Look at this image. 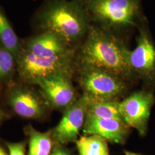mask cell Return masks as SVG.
<instances>
[{
	"mask_svg": "<svg viewBox=\"0 0 155 155\" xmlns=\"http://www.w3.org/2000/svg\"><path fill=\"white\" fill-rule=\"evenodd\" d=\"M9 155H25V145L24 143H7Z\"/></svg>",
	"mask_w": 155,
	"mask_h": 155,
	"instance_id": "obj_18",
	"label": "cell"
},
{
	"mask_svg": "<svg viewBox=\"0 0 155 155\" xmlns=\"http://www.w3.org/2000/svg\"><path fill=\"white\" fill-rule=\"evenodd\" d=\"M89 19L79 0H45L31 23L36 32L50 31L75 48L89 31Z\"/></svg>",
	"mask_w": 155,
	"mask_h": 155,
	"instance_id": "obj_1",
	"label": "cell"
},
{
	"mask_svg": "<svg viewBox=\"0 0 155 155\" xmlns=\"http://www.w3.org/2000/svg\"><path fill=\"white\" fill-rule=\"evenodd\" d=\"M8 104L20 117L38 120L45 116L46 106L43 98L27 86L14 84L7 93Z\"/></svg>",
	"mask_w": 155,
	"mask_h": 155,
	"instance_id": "obj_10",
	"label": "cell"
},
{
	"mask_svg": "<svg viewBox=\"0 0 155 155\" xmlns=\"http://www.w3.org/2000/svg\"><path fill=\"white\" fill-rule=\"evenodd\" d=\"M89 97H82L64 110L58 125L52 129V138L55 143L66 144L77 141L87 115Z\"/></svg>",
	"mask_w": 155,
	"mask_h": 155,
	"instance_id": "obj_7",
	"label": "cell"
},
{
	"mask_svg": "<svg viewBox=\"0 0 155 155\" xmlns=\"http://www.w3.org/2000/svg\"><path fill=\"white\" fill-rule=\"evenodd\" d=\"M24 130L29 138L28 155H50L53 148L52 129L40 132L29 125Z\"/></svg>",
	"mask_w": 155,
	"mask_h": 155,
	"instance_id": "obj_14",
	"label": "cell"
},
{
	"mask_svg": "<svg viewBox=\"0 0 155 155\" xmlns=\"http://www.w3.org/2000/svg\"><path fill=\"white\" fill-rule=\"evenodd\" d=\"M75 143L79 155H109L107 141L100 136H83Z\"/></svg>",
	"mask_w": 155,
	"mask_h": 155,
	"instance_id": "obj_16",
	"label": "cell"
},
{
	"mask_svg": "<svg viewBox=\"0 0 155 155\" xmlns=\"http://www.w3.org/2000/svg\"><path fill=\"white\" fill-rule=\"evenodd\" d=\"M50 155H71L70 153L61 146V144L56 143L50 153Z\"/></svg>",
	"mask_w": 155,
	"mask_h": 155,
	"instance_id": "obj_19",
	"label": "cell"
},
{
	"mask_svg": "<svg viewBox=\"0 0 155 155\" xmlns=\"http://www.w3.org/2000/svg\"><path fill=\"white\" fill-rule=\"evenodd\" d=\"M75 56L43 58L21 51L16 58L17 74L23 82L29 84L55 75L72 77Z\"/></svg>",
	"mask_w": 155,
	"mask_h": 155,
	"instance_id": "obj_3",
	"label": "cell"
},
{
	"mask_svg": "<svg viewBox=\"0 0 155 155\" xmlns=\"http://www.w3.org/2000/svg\"><path fill=\"white\" fill-rule=\"evenodd\" d=\"M127 63L132 75L137 74L147 81L155 78V47L148 35L141 31L136 48L129 50Z\"/></svg>",
	"mask_w": 155,
	"mask_h": 155,
	"instance_id": "obj_11",
	"label": "cell"
},
{
	"mask_svg": "<svg viewBox=\"0 0 155 155\" xmlns=\"http://www.w3.org/2000/svg\"><path fill=\"white\" fill-rule=\"evenodd\" d=\"M0 155H8L6 153L5 150L1 147H0Z\"/></svg>",
	"mask_w": 155,
	"mask_h": 155,
	"instance_id": "obj_22",
	"label": "cell"
},
{
	"mask_svg": "<svg viewBox=\"0 0 155 155\" xmlns=\"http://www.w3.org/2000/svg\"><path fill=\"white\" fill-rule=\"evenodd\" d=\"M129 128L122 121L101 118L87 114L82 132L85 136L97 135L106 141L121 144L127 139Z\"/></svg>",
	"mask_w": 155,
	"mask_h": 155,
	"instance_id": "obj_12",
	"label": "cell"
},
{
	"mask_svg": "<svg viewBox=\"0 0 155 155\" xmlns=\"http://www.w3.org/2000/svg\"><path fill=\"white\" fill-rule=\"evenodd\" d=\"M79 68L78 82L84 94L90 98L117 100L127 90L126 81L113 72L93 67Z\"/></svg>",
	"mask_w": 155,
	"mask_h": 155,
	"instance_id": "obj_4",
	"label": "cell"
},
{
	"mask_svg": "<svg viewBox=\"0 0 155 155\" xmlns=\"http://www.w3.org/2000/svg\"><path fill=\"white\" fill-rule=\"evenodd\" d=\"M0 45L16 58L21 50L22 39L17 35L4 8L0 5Z\"/></svg>",
	"mask_w": 155,
	"mask_h": 155,
	"instance_id": "obj_13",
	"label": "cell"
},
{
	"mask_svg": "<svg viewBox=\"0 0 155 155\" xmlns=\"http://www.w3.org/2000/svg\"><path fill=\"white\" fill-rule=\"evenodd\" d=\"M21 51L43 58L75 56L74 47L55 33L46 31L36 32L22 39Z\"/></svg>",
	"mask_w": 155,
	"mask_h": 155,
	"instance_id": "obj_9",
	"label": "cell"
},
{
	"mask_svg": "<svg viewBox=\"0 0 155 155\" xmlns=\"http://www.w3.org/2000/svg\"><path fill=\"white\" fill-rule=\"evenodd\" d=\"M124 153L125 155H139V154H137V153H133L132 152H130V151H128V150H125L124 151Z\"/></svg>",
	"mask_w": 155,
	"mask_h": 155,
	"instance_id": "obj_21",
	"label": "cell"
},
{
	"mask_svg": "<svg viewBox=\"0 0 155 155\" xmlns=\"http://www.w3.org/2000/svg\"><path fill=\"white\" fill-rule=\"evenodd\" d=\"M71 79L67 75H55L41 79L35 84L47 106L65 110L78 99Z\"/></svg>",
	"mask_w": 155,
	"mask_h": 155,
	"instance_id": "obj_8",
	"label": "cell"
},
{
	"mask_svg": "<svg viewBox=\"0 0 155 155\" xmlns=\"http://www.w3.org/2000/svg\"><path fill=\"white\" fill-rule=\"evenodd\" d=\"M119 104L120 102L117 100L96 99L89 97L87 114L101 118L116 119L124 121Z\"/></svg>",
	"mask_w": 155,
	"mask_h": 155,
	"instance_id": "obj_15",
	"label": "cell"
},
{
	"mask_svg": "<svg viewBox=\"0 0 155 155\" xmlns=\"http://www.w3.org/2000/svg\"><path fill=\"white\" fill-rule=\"evenodd\" d=\"M155 101L153 94L150 91H138L130 94L119 104L124 122L137 130L140 135L144 136Z\"/></svg>",
	"mask_w": 155,
	"mask_h": 155,
	"instance_id": "obj_6",
	"label": "cell"
},
{
	"mask_svg": "<svg viewBox=\"0 0 155 155\" xmlns=\"http://www.w3.org/2000/svg\"><path fill=\"white\" fill-rule=\"evenodd\" d=\"M4 117H5V113L3 110L0 108V124L3 121Z\"/></svg>",
	"mask_w": 155,
	"mask_h": 155,
	"instance_id": "obj_20",
	"label": "cell"
},
{
	"mask_svg": "<svg viewBox=\"0 0 155 155\" xmlns=\"http://www.w3.org/2000/svg\"><path fill=\"white\" fill-rule=\"evenodd\" d=\"M86 8L105 29L132 25L139 9L136 0H87Z\"/></svg>",
	"mask_w": 155,
	"mask_h": 155,
	"instance_id": "obj_5",
	"label": "cell"
},
{
	"mask_svg": "<svg viewBox=\"0 0 155 155\" xmlns=\"http://www.w3.org/2000/svg\"><path fill=\"white\" fill-rule=\"evenodd\" d=\"M77 56L79 66L93 67L113 72L125 81L133 75L127 63L129 49L106 29L90 27Z\"/></svg>",
	"mask_w": 155,
	"mask_h": 155,
	"instance_id": "obj_2",
	"label": "cell"
},
{
	"mask_svg": "<svg viewBox=\"0 0 155 155\" xmlns=\"http://www.w3.org/2000/svg\"><path fill=\"white\" fill-rule=\"evenodd\" d=\"M16 70V57L0 45V83L10 81Z\"/></svg>",
	"mask_w": 155,
	"mask_h": 155,
	"instance_id": "obj_17",
	"label": "cell"
}]
</instances>
